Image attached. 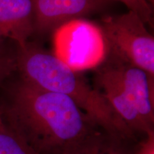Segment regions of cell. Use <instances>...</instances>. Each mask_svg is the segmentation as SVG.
<instances>
[{"label": "cell", "instance_id": "1", "mask_svg": "<svg viewBox=\"0 0 154 154\" xmlns=\"http://www.w3.org/2000/svg\"><path fill=\"white\" fill-rule=\"evenodd\" d=\"M1 109L37 154H72L103 131L67 96L24 80Z\"/></svg>", "mask_w": 154, "mask_h": 154}, {"label": "cell", "instance_id": "2", "mask_svg": "<svg viewBox=\"0 0 154 154\" xmlns=\"http://www.w3.org/2000/svg\"><path fill=\"white\" fill-rule=\"evenodd\" d=\"M15 58L22 80L67 96L108 134L130 141L136 140V134L119 118L101 92L54 54L26 42L18 46Z\"/></svg>", "mask_w": 154, "mask_h": 154}, {"label": "cell", "instance_id": "3", "mask_svg": "<svg viewBox=\"0 0 154 154\" xmlns=\"http://www.w3.org/2000/svg\"><path fill=\"white\" fill-rule=\"evenodd\" d=\"M101 65L112 78L108 89L111 103L127 120L154 124V78L141 69L107 57Z\"/></svg>", "mask_w": 154, "mask_h": 154}, {"label": "cell", "instance_id": "4", "mask_svg": "<svg viewBox=\"0 0 154 154\" xmlns=\"http://www.w3.org/2000/svg\"><path fill=\"white\" fill-rule=\"evenodd\" d=\"M100 28L107 47V57L141 69L154 78V38L146 24L132 11L108 17Z\"/></svg>", "mask_w": 154, "mask_h": 154}, {"label": "cell", "instance_id": "5", "mask_svg": "<svg viewBox=\"0 0 154 154\" xmlns=\"http://www.w3.org/2000/svg\"><path fill=\"white\" fill-rule=\"evenodd\" d=\"M54 32V54L74 71L97 68L107 58L106 44L99 26L78 19Z\"/></svg>", "mask_w": 154, "mask_h": 154}, {"label": "cell", "instance_id": "6", "mask_svg": "<svg viewBox=\"0 0 154 154\" xmlns=\"http://www.w3.org/2000/svg\"><path fill=\"white\" fill-rule=\"evenodd\" d=\"M113 0H32L34 32L55 31L74 19L104 9Z\"/></svg>", "mask_w": 154, "mask_h": 154}, {"label": "cell", "instance_id": "7", "mask_svg": "<svg viewBox=\"0 0 154 154\" xmlns=\"http://www.w3.org/2000/svg\"><path fill=\"white\" fill-rule=\"evenodd\" d=\"M34 32L32 0H0V37L11 38L22 46Z\"/></svg>", "mask_w": 154, "mask_h": 154}, {"label": "cell", "instance_id": "8", "mask_svg": "<svg viewBox=\"0 0 154 154\" xmlns=\"http://www.w3.org/2000/svg\"><path fill=\"white\" fill-rule=\"evenodd\" d=\"M129 142L102 131L72 154H134Z\"/></svg>", "mask_w": 154, "mask_h": 154}, {"label": "cell", "instance_id": "9", "mask_svg": "<svg viewBox=\"0 0 154 154\" xmlns=\"http://www.w3.org/2000/svg\"><path fill=\"white\" fill-rule=\"evenodd\" d=\"M0 154H37L7 120L1 108Z\"/></svg>", "mask_w": 154, "mask_h": 154}, {"label": "cell", "instance_id": "10", "mask_svg": "<svg viewBox=\"0 0 154 154\" xmlns=\"http://www.w3.org/2000/svg\"><path fill=\"white\" fill-rule=\"evenodd\" d=\"M124 4L129 9L138 15L145 24H153V11L151 6L146 0H113Z\"/></svg>", "mask_w": 154, "mask_h": 154}, {"label": "cell", "instance_id": "11", "mask_svg": "<svg viewBox=\"0 0 154 154\" xmlns=\"http://www.w3.org/2000/svg\"><path fill=\"white\" fill-rule=\"evenodd\" d=\"M17 69L16 58L0 57V83L9 77Z\"/></svg>", "mask_w": 154, "mask_h": 154}, {"label": "cell", "instance_id": "12", "mask_svg": "<svg viewBox=\"0 0 154 154\" xmlns=\"http://www.w3.org/2000/svg\"><path fill=\"white\" fill-rule=\"evenodd\" d=\"M134 154H154V133L148 135L145 141L140 144Z\"/></svg>", "mask_w": 154, "mask_h": 154}, {"label": "cell", "instance_id": "13", "mask_svg": "<svg viewBox=\"0 0 154 154\" xmlns=\"http://www.w3.org/2000/svg\"><path fill=\"white\" fill-rule=\"evenodd\" d=\"M1 42H2V38L0 37V44H1Z\"/></svg>", "mask_w": 154, "mask_h": 154}]
</instances>
